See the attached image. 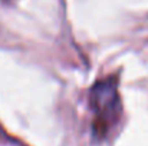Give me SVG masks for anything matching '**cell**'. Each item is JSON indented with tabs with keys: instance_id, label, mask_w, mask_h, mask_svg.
<instances>
[{
	"instance_id": "obj_1",
	"label": "cell",
	"mask_w": 148,
	"mask_h": 146,
	"mask_svg": "<svg viewBox=\"0 0 148 146\" xmlns=\"http://www.w3.org/2000/svg\"><path fill=\"white\" fill-rule=\"evenodd\" d=\"M116 75L99 79L89 90V106L94 113L92 130L98 139H105L119 123L122 105Z\"/></svg>"
},
{
	"instance_id": "obj_2",
	"label": "cell",
	"mask_w": 148,
	"mask_h": 146,
	"mask_svg": "<svg viewBox=\"0 0 148 146\" xmlns=\"http://www.w3.org/2000/svg\"><path fill=\"white\" fill-rule=\"evenodd\" d=\"M6 1H9V0H6Z\"/></svg>"
}]
</instances>
